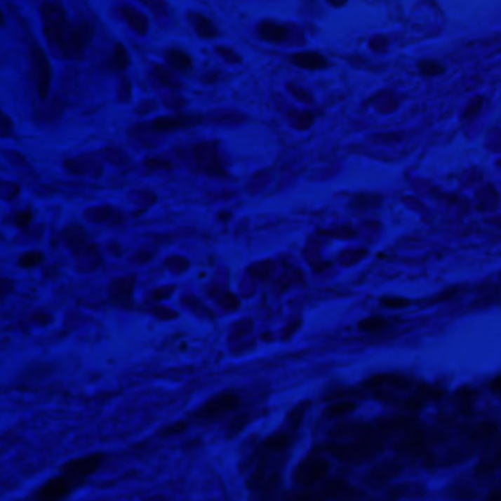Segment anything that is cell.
I'll return each instance as SVG.
<instances>
[{
  "mask_svg": "<svg viewBox=\"0 0 501 501\" xmlns=\"http://www.w3.org/2000/svg\"><path fill=\"white\" fill-rule=\"evenodd\" d=\"M135 286H137V276L134 274L118 276L112 279V283L107 287L109 299L119 307H130L134 300Z\"/></svg>",
  "mask_w": 501,
  "mask_h": 501,
  "instance_id": "10",
  "label": "cell"
},
{
  "mask_svg": "<svg viewBox=\"0 0 501 501\" xmlns=\"http://www.w3.org/2000/svg\"><path fill=\"white\" fill-rule=\"evenodd\" d=\"M239 403L240 400L234 393H221L203 404L197 410L196 416L199 419H206V420L224 416L232 410H236Z\"/></svg>",
  "mask_w": 501,
  "mask_h": 501,
  "instance_id": "9",
  "label": "cell"
},
{
  "mask_svg": "<svg viewBox=\"0 0 501 501\" xmlns=\"http://www.w3.org/2000/svg\"><path fill=\"white\" fill-rule=\"evenodd\" d=\"M290 60H291V64H294L295 67H300L305 69H321L328 65L326 59L322 55L313 53V52L293 55L290 58Z\"/></svg>",
  "mask_w": 501,
  "mask_h": 501,
  "instance_id": "21",
  "label": "cell"
},
{
  "mask_svg": "<svg viewBox=\"0 0 501 501\" xmlns=\"http://www.w3.org/2000/svg\"><path fill=\"white\" fill-rule=\"evenodd\" d=\"M64 168L71 175L90 178H100L105 172L103 161L95 153H83L75 158H69L64 162Z\"/></svg>",
  "mask_w": 501,
  "mask_h": 501,
  "instance_id": "5",
  "label": "cell"
},
{
  "mask_svg": "<svg viewBox=\"0 0 501 501\" xmlns=\"http://www.w3.org/2000/svg\"><path fill=\"white\" fill-rule=\"evenodd\" d=\"M145 166L150 171H165L171 169V163L161 158H149L145 161Z\"/></svg>",
  "mask_w": 501,
  "mask_h": 501,
  "instance_id": "42",
  "label": "cell"
},
{
  "mask_svg": "<svg viewBox=\"0 0 501 501\" xmlns=\"http://www.w3.org/2000/svg\"><path fill=\"white\" fill-rule=\"evenodd\" d=\"M130 64H131V59L127 48H125L122 43H116L111 55V59H109V68L114 69L115 72H122L130 67Z\"/></svg>",
  "mask_w": 501,
  "mask_h": 501,
  "instance_id": "25",
  "label": "cell"
},
{
  "mask_svg": "<svg viewBox=\"0 0 501 501\" xmlns=\"http://www.w3.org/2000/svg\"><path fill=\"white\" fill-rule=\"evenodd\" d=\"M5 159L17 169H28L29 168V162L25 158V156L17 150H5L4 152Z\"/></svg>",
  "mask_w": 501,
  "mask_h": 501,
  "instance_id": "36",
  "label": "cell"
},
{
  "mask_svg": "<svg viewBox=\"0 0 501 501\" xmlns=\"http://www.w3.org/2000/svg\"><path fill=\"white\" fill-rule=\"evenodd\" d=\"M488 501H500V493L498 491H494L491 494V497L488 498Z\"/></svg>",
  "mask_w": 501,
  "mask_h": 501,
  "instance_id": "52",
  "label": "cell"
},
{
  "mask_svg": "<svg viewBox=\"0 0 501 501\" xmlns=\"http://www.w3.org/2000/svg\"><path fill=\"white\" fill-rule=\"evenodd\" d=\"M259 34L263 40L271 43H283L288 37V31L284 25H279L271 21H265L259 25Z\"/></svg>",
  "mask_w": 501,
  "mask_h": 501,
  "instance_id": "22",
  "label": "cell"
},
{
  "mask_svg": "<svg viewBox=\"0 0 501 501\" xmlns=\"http://www.w3.org/2000/svg\"><path fill=\"white\" fill-rule=\"evenodd\" d=\"M199 115H168L159 116L149 123H142L143 128L150 134H166L184 128H192L200 122Z\"/></svg>",
  "mask_w": 501,
  "mask_h": 501,
  "instance_id": "7",
  "label": "cell"
},
{
  "mask_svg": "<svg viewBox=\"0 0 501 501\" xmlns=\"http://www.w3.org/2000/svg\"><path fill=\"white\" fill-rule=\"evenodd\" d=\"M172 291H174V287H161L152 293V299H154V300L168 299V297L172 294Z\"/></svg>",
  "mask_w": 501,
  "mask_h": 501,
  "instance_id": "48",
  "label": "cell"
},
{
  "mask_svg": "<svg viewBox=\"0 0 501 501\" xmlns=\"http://www.w3.org/2000/svg\"><path fill=\"white\" fill-rule=\"evenodd\" d=\"M83 216L87 222L91 224H112L121 221V211L112 205H100L86 209Z\"/></svg>",
  "mask_w": 501,
  "mask_h": 501,
  "instance_id": "18",
  "label": "cell"
},
{
  "mask_svg": "<svg viewBox=\"0 0 501 501\" xmlns=\"http://www.w3.org/2000/svg\"><path fill=\"white\" fill-rule=\"evenodd\" d=\"M152 75L156 80V83H158L162 87H165V88H169V90L181 88V83L177 78V75L172 72L171 69H168V68H165L162 65H154L153 71H152Z\"/></svg>",
  "mask_w": 501,
  "mask_h": 501,
  "instance_id": "23",
  "label": "cell"
},
{
  "mask_svg": "<svg viewBox=\"0 0 501 501\" xmlns=\"http://www.w3.org/2000/svg\"><path fill=\"white\" fill-rule=\"evenodd\" d=\"M95 33L96 29L95 25L91 24V21L86 18L69 20L64 46H62L60 58L72 59V60L84 58V55L90 48V44L93 43V39H95Z\"/></svg>",
  "mask_w": 501,
  "mask_h": 501,
  "instance_id": "2",
  "label": "cell"
},
{
  "mask_svg": "<svg viewBox=\"0 0 501 501\" xmlns=\"http://www.w3.org/2000/svg\"><path fill=\"white\" fill-rule=\"evenodd\" d=\"M6 24V20H5V15H4V12L2 11H0V27H4Z\"/></svg>",
  "mask_w": 501,
  "mask_h": 501,
  "instance_id": "53",
  "label": "cell"
},
{
  "mask_svg": "<svg viewBox=\"0 0 501 501\" xmlns=\"http://www.w3.org/2000/svg\"><path fill=\"white\" fill-rule=\"evenodd\" d=\"M288 90H291L293 95H294L297 99H299V100H302V102H305V103H310V102H312V98L309 96V93H307V91L300 90V88H297V87H295V86H293V84H290V86H288Z\"/></svg>",
  "mask_w": 501,
  "mask_h": 501,
  "instance_id": "50",
  "label": "cell"
},
{
  "mask_svg": "<svg viewBox=\"0 0 501 501\" xmlns=\"http://www.w3.org/2000/svg\"><path fill=\"white\" fill-rule=\"evenodd\" d=\"M387 321L381 316H373V318H368V319H363L362 322L359 323V330L360 331H363V333H378L381 330H384V328L387 326Z\"/></svg>",
  "mask_w": 501,
  "mask_h": 501,
  "instance_id": "34",
  "label": "cell"
},
{
  "mask_svg": "<svg viewBox=\"0 0 501 501\" xmlns=\"http://www.w3.org/2000/svg\"><path fill=\"white\" fill-rule=\"evenodd\" d=\"M381 303L389 309H401V307H406L407 305H409V302L404 299H382Z\"/></svg>",
  "mask_w": 501,
  "mask_h": 501,
  "instance_id": "49",
  "label": "cell"
},
{
  "mask_svg": "<svg viewBox=\"0 0 501 501\" xmlns=\"http://www.w3.org/2000/svg\"><path fill=\"white\" fill-rule=\"evenodd\" d=\"M102 460V454H88V456L74 459L62 467V476H65L72 485L81 482L98 471Z\"/></svg>",
  "mask_w": 501,
  "mask_h": 501,
  "instance_id": "6",
  "label": "cell"
},
{
  "mask_svg": "<svg viewBox=\"0 0 501 501\" xmlns=\"http://www.w3.org/2000/svg\"><path fill=\"white\" fill-rule=\"evenodd\" d=\"M152 259H153V252H150V250H146V248H142V250H137V252L131 256L130 263H133L135 266H143V265H147Z\"/></svg>",
  "mask_w": 501,
  "mask_h": 501,
  "instance_id": "40",
  "label": "cell"
},
{
  "mask_svg": "<svg viewBox=\"0 0 501 501\" xmlns=\"http://www.w3.org/2000/svg\"><path fill=\"white\" fill-rule=\"evenodd\" d=\"M247 416H237L236 419H234L231 424L228 425L227 431H228V436H234V435H237L246 425H247Z\"/></svg>",
  "mask_w": 501,
  "mask_h": 501,
  "instance_id": "41",
  "label": "cell"
},
{
  "mask_svg": "<svg viewBox=\"0 0 501 501\" xmlns=\"http://www.w3.org/2000/svg\"><path fill=\"white\" fill-rule=\"evenodd\" d=\"M356 409H357V406L354 401L341 400V401L333 403L331 406H328V409L325 410V416L330 419H337V417H342V416H347V415L353 413Z\"/></svg>",
  "mask_w": 501,
  "mask_h": 501,
  "instance_id": "28",
  "label": "cell"
},
{
  "mask_svg": "<svg viewBox=\"0 0 501 501\" xmlns=\"http://www.w3.org/2000/svg\"><path fill=\"white\" fill-rule=\"evenodd\" d=\"M323 495L326 500H334V501H357L362 497L357 488L352 487L347 482L344 481H333L326 485V488L323 490Z\"/></svg>",
  "mask_w": 501,
  "mask_h": 501,
  "instance_id": "19",
  "label": "cell"
},
{
  "mask_svg": "<svg viewBox=\"0 0 501 501\" xmlns=\"http://www.w3.org/2000/svg\"><path fill=\"white\" fill-rule=\"evenodd\" d=\"M15 131V123L11 116L0 109V138H8Z\"/></svg>",
  "mask_w": 501,
  "mask_h": 501,
  "instance_id": "38",
  "label": "cell"
},
{
  "mask_svg": "<svg viewBox=\"0 0 501 501\" xmlns=\"http://www.w3.org/2000/svg\"><path fill=\"white\" fill-rule=\"evenodd\" d=\"M31 218H33V215H31L29 211H22L20 213H17L13 216L12 219V222L15 227H18V228H25L31 224Z\"/></svg>",
  "mask_w": 501,
  "mask_h": 501,
  "instance_id": "43",
  "label": "cell"
},
{
  "mask_svg": "<svg viewBox=\"0 0 501 501\" xmlns=\"http://www.w3.org/2000/svg\"><path fill=\"white\" fill-rule=\"evenodd\" d=\"M366 387L377 389L378 393H389V391H399L407 388V381L399 375L393 373H381L375 375L373 378L366 381Z\"/></svg>",
  "mask_w": 501,
  "mask_h": 501,
  "instance_id": "20",
  "label": "cell"
},
{
  "mask_svg": "<svg viewBox=\"0 0 501 501\" xmlns=\"http://www.w3.org/2000/svg\"><path fill=\"white\" fill-rule=\"evenodd\" d=\"M190 21L193 28L196 29V33L200 37H215L216 36V28L213 27V24L203 17L200 13H190Z\"/></svg>",
  "mask_w": 501,
  "mask_h": 501,
  "instance_id": "27",
  "label": "cell"
},
{
  "mask_svg": "<svg viewBox=\"0 0 501 501\" xmlns=\"http://www.w3.org/2000/svg\"><path fill=\"white\" fill-rule=\"evenodd\" d=\"M31 68H33L39 99L41 102L48 100L52 87V65L48 53L39 44L31 49Z\"/></svg>",
  "mask_w": 501,
  "mask_h": 501,
  "instance_id": "4",
  "label": "cell"
},
{
  "mask_svg": "<svg viewBox=\"0 0 501 501\" xmlns=\"http://www.w3.org/2000/svg\"><path fill=\"white\" fill-rule=\"evenodd\" d=\"M333 456L344 463L360 465L372 460L381 450L378 438H372L370 435L363 440L349 441V443H334L328 447Z\"/></svg>",
  "mask_w": 501,
  "mask_h": 501,
  "instance_id": "3",
  "label": "cell"
},
{
  "mask_svg": "<svg viewBox=\"0 0 501 501\" xmlns=\"http://www.w3.org/2000/svg\"><path fill=\"white\" fill-rule=\"evenodd\" d=\"M152 313L156 316V318H159V319H172V318H175L177 315L172 310L166 309V307H162V306H156L152 309Z\"/></svg>",
  "mask_w": 501,
  "mask_h": 501,
  "instance_id": "46",
  "label": "cell"
},
{
  "mask_svg": "<svg viewBox=\"0 0 501 501\" xmlns=\"http://www.w3.org/2000/svg\"><path fill=\"white\" fill-rule=\"evenodd\" d=\"M290 443H291V436L288 434H275L266 440L265 446L269 451L279 453V451L286 450L290 446Z\"/></svg>",
  "mask_w": 501,
  "mask_h": 501,
  "instance_id": "32",
  "label": "cell"
},
{
  "mask_svg": "<svg viewBox=\"0 0 501 501\" xmlns=\"http://www.w3.org/2000/svg\"><path fill=\"white\" fill-rule=\"evenodd\" d=\"M154 109H156V103H154V102H145V103H140V105H138V107L135 109V112H137V114L146 115V114L154 111Z\"/></svg>",
  "mask_w": 501,
  "mask_h": 501,
  "instance_id": "51",
  "label": "cell"
},
{
  "mask_svg": "<svg viewBox=\"0 0 501 501\" xmlns=\"http://www.w3.org/2000/svg\"><path fill=\"white\" fill-rule=\"evenodd\" d=\"M330 472V463L322 457H309L295 471V482L302 487H312L321 482Z\"/></svg>",
  "mask_w": 501,
  "mask_h": 501,
  "instance_id": "8",
  "label": "cell"
},
{
  "mask_svg": "<svg viewBox=\"0 0 501 501\" xmlns=\"http://www.w3.org/2000/svg\"><path fill=\"white\" fill-rule=\"evenodd\" d=\"M99 156L102 161H106L115 168H125L131 163L130 154L121 147H107Z\"/></svg>",
  "mask_w": 501,
  "mask_h": 501,
  "instance_id": "24",
  "label": "cell"
},
{
  "mask_svg": "<svg viewBox=\"0 0 501 501\" xmlns=\"http://www.w3.org/2000/svg\"><path fill=\"white\" fill-rule=\"evenodd\" d=\"M196 163L201 171L208 172V174H222L221 163L218 161V153L215 149V145L209 143H200L194 147L193 150Z\"/></svg>",
  "mask_w": 501,
  "mask_h": 501,
  "instance_id": "13",
  "label": "cell"
},
{
  "mask_svg": "<svg viewBox=\"0 0 501 501\" xmlns=\"http://www.w3.org/2000/svg\"><path fill=\"white\" fill-rule=\"evenodd\" d=\"M401 471H403V467L400 463L384 462V463H380L370 469L365 478V482L372 488H381V487H385V485L389 483L393 479H396Z\"/></svg>",
  "mask_w": 501,
  "mask_h": 501,
  "instance_id": "11",
  "label": "cell"
},
{
  "mask_svg": "<svg viewBox=\"0 0 501 501\" xmlns=\"http://www.w3.org/2000/svg\"><path fill=\"white\" fill-rule=\"evenodd\" d=\"M165 60L175 71H187L192 68V58L180 49H168L165 52Z\"/></svg>",
  "mask_w": 501,
  "mask_h": 501,
  "instance_id": "26",
  "label": "cell"
},
{
  "mask_svg": "<svg viewBox=\"0 0 501 501\" xmlns=\"http://www.w3.org/2000/svg\"><path fill=\"white\" fill-rule=\"evenodd\" d=\"M419 69L424 75L434 76V75L441 74L444 71V67H441L440 64H436V62H434V60H422L419 64Z\"/></svg>",
  "mask_w": 501,
  "mask_h": 501,
  "instance_id": "39",
  "label": "cell"
},
{
  "mask_svg": "<svg viewBox=\"0 0 501 501\" xmlns=\"http://www.w3.org/2000/svg\"><path fill=\"white\" fill-rule=\"evenodd\" d=\"M20 192H21L20 184L13 182V181L0 180V200L11 201L15 197H18Z\"/></svg>",
  "mask_w": 501,
  "mask_h": 501,
  "instance_id": "33",
  "label": "cell"
},
{
  "mask_svg": "<svg viewBox=\"0 0 501 501\" xmlns=\"http://www.w3.org/2000/svg\"><path fill=\"white\" fill-rule=\"evenodd\" d=\"M43 262H44V255L39 252V250H31V252H27L20 256L18 266H21L24 269H31L41 265Z\"/></svg>",
  "mask_w": 501,
  "mask_h": 501,
  "instance_id": "31",
  "label": "cell"
},
{
  "mask_svg": "<svg viewBox=\"0 0 501 501\" xmlns=\"http://www.w3.org/2000/svg\"><path fill=\"white\" fill-rule=\"evenodd\" d=\"M370 435V429H368L362 424H356V422H349V424H341L331 431V436L337 443H349L363 440Z\"/></svg>",
  "mask_w": 501,
  "mask_h": 501,
  "instance_id": "16",
  "label": "cell"
},
{
  "mask_svg": "<svg viewBox=\"0 0 501 501\" xmlns=\"http://www.w3.org/2000/svg\"><path fill=\"white\" fill-rule=\"evenodd\" d=\"M286 501H326V497L323 495V493L306 490L290 495Z\"/></svg>",
  "mask_w": 501,
  "mask_h": 501,
  "instance_id": "37",
  "label": "cell"
},
{
  "mask_svg": "<svg viewBox=\"0 0 501 501\" xmlns=\"http://www.w3.org/2000/svg\"><path fill=\"white\" fill-rule=\"evenodd\" d=\"M309 406H310V401H302L297 406H294L290 410V413L287 415V425L291 431H297L300 428L302 422L309 410Z\"/></svg>",
  "mask_w": 501,
  "mask_h": 501,
  "instance_id": "29",
  "label": "cell"
},
{
  "mask_svg": "<svg viewBox=\"0 0 501 501\" xmlns=\"http://www.w3.org/2000/svg\"><path fill=\"white\" fill-rule=\"evenodd\" d=\"M60 237H62V241H64L65 247L74 255H78L81 252V250H84L90 244L88 234H87L86 228L81 225H76V224L68 225L64 231H62Z\"/></svg>",
  "mask_w": 501,
  "mask_h": 501,
  "instance_id": "15",
  "label": "cell"
},
{
  "mask_svg": "<svg viewBox=\"0 0 501 501\" xmlns=\"http://www.w3.org/2000/svg\"><path fill=\"white\" fill-rule=\"evenodd\" d=\"M165 266L168 269H171L172 272H180L182 271L185 266H187V262L181 258H168L165 260Z\"/></svg>",
  "mask_w": 501,
  "mask_h": 501,
  "instance_id": "44",
  "label": "cell"
},
{
  "mask_svg": "<svg viewBox=\"0 0 501 501\" xmlns=\"http://www.w3.org/2000/svg\"><path fill=\"white\" fill-rule=\"evenodd\" d=\"M131 98H133V84L127 76H122L116 91V99L119 103L125 105L131 102Z\"/></svg>",
  "mask_w": 501,
  "mask_h": 501,
  "instance_id": "35",
  "label": "cell"
},
{
  "mask_svg": "<svg viewBox=\"0 0 501 501\" xmlns=\"http://www.w3.org/2000/svg\"><path fill=\"white\" fill-rule=\"evenodd\" d=\"M150 194V192H142V190H135V192H133L131 194H130V199H131V201L134 203V205H152V203L153 201H150V200H147L146 199V196H149Z\"/></svg>",
  "mask_w": 501,
  "mask_h": 501,
  "instance_id": "45",
  "label": "cell"
},
{
  "mask_svg": "<svg viewBox=\"0 0 501 501\" xmlns=\"http://www.w3.org/2000/svg\"><path fill=\"white\" fill-rule=\"evenodd\" d=\"M74 485L65 476H55L41 485L37 493V501H62L72 490Z\"/></svg>",
  "mask_w": 501,
  "mask_h": 501,
  "instance_id": "12",
  "label": "cell"
},
{
  "mask_svg": "<svg viewBox=\"0 0 501 501\" xmlns=\"http://www.w3.org/2000/svg\"><path fill=\"white\" fill-rule=\"evenodd\" d=\"M118 13L119 17L127 22V25L137 33L138 36H146L149 31V18L147 15L143 13L140 9H137L133 5L123 4L118 6Z\"/></svg>",
  "mask_w": 501,
  "mask_h": 501,
  "instance_id": "14",
  "label": "cell"
},
{
  "mask_svg": "<svg viewBox=\"0 0 501 501\" xmlns=\"http://www.w3.org/2000/svg\"><path fill=\"white\" fill-rule=\"evenodd\" d=\"M75 256H76V268L83 274L96 272L103 263L100 250L95 244H88L84 250H81V252Z\"/></svg>",
  "mask_w": 501,
  "mask_h": 501,
  "instance_id": "17",
  "label": "cell"
},
{
  "mask_svg": "<svg viewBox=\"0 0 501 501\" xmlns=\"http://www.w3.org/2000/svg\"><path fill=\"white\" fill-rule=\"evenodd\" d=\"M40 18L46 43H48L52 53L60 58L62 46H64L69 25L65 6L59 2H44L40 5Z\"/></svg>",
  "mask_w": 501,
  "mask_h": 501,
  "instance_id": "1",
  "label": "cell"
},
{
  "mask_svg": "<svg viewBox=\"0 0 501 501\" xmlns=\"http://www.w3.org/2000/svg\"><path fill=\"white\" fill-rule=\"evenodd\" d=\"M15 290V283L9 278H0V297H6Z\"/></svg>",
  "mask_w": 501,
  "mask_h": 501,
  "instance_id": "47",
  "label": "cell"
},
{
  "mask_svg": "<svg viewBox=\"0 0 501 501\" xmlns=\"http://www.w3.org/2000/svg\"><path fill=\"white\" fill-rule=\"evenodd\" d=\"M48 102V100H44ZM62 114V105L56 99H51L48 103L43 105L39 111V118L43 121H53L59 118Z\"/></svg>",
  "mask_w": 501,
  "mask_h": 501,
  "instance_id": "30",
  "label": "cell"
}]
</instances>
